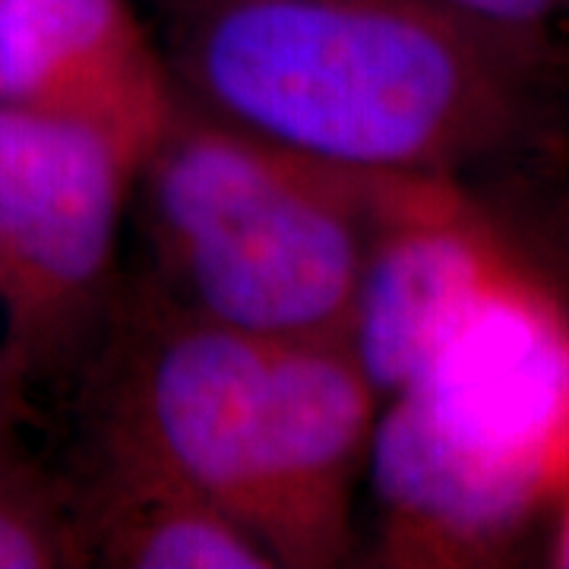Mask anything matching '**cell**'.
<instances>
[{
    "label": "cell",
    "instance_id": "6",
    "mask_svg": "<svg viewBox=\"0 0 569 569\" xmlns=\"http://www.w3.org/2000/svg\"><path fill=\"white\" fill-rule=\"evenodd\" d=\"M516 253L468 190L383 178L346 346L380 402L425 367L449 326Z\"/></svg>",
    "mask_w": 569,
    "mask_h": 569
},
{
    "label": "cell",
    "instance_id": "3",
    "mask_svg": "<svg viewBox=\"0 0 569 569\" xmlns=\"http://www.w3.org/2000/svg\"><path fill=\"white\" fill-rule=\"evenodd\" d=\"M133 190L164 305L266 342L346 336L383 178L313 162L178 99Z\"/></svg>",
    "mask_w": 569,
    "mask_h": 569
},
{
    "label": "cell",
    "instance_id": "7",
    "mask_svg": "<svg viewBox=\"0 0 569 569\" xmlns=\"http://www.w3.org/2000/svg\"><path fill=\"white\" fill-rule=\"evenodd\" d=\"M272 466L263 541L279 567H336L351 550L355 488L380 396L346 339L272 342Z\"/></svg>",
    "mask_w": 569,
    "mask_h": 569
},
{
    "label": "cell",
    "instance_id": "14",
    "mask_svg": "<svg viewBox=\"0 0 569 569\" xmlns=\"http://www.w3.org/2000/svg\"><path fill=\"white\" fill-rule=\"evenodd\" d=\"M17 399L13 392L7 389L3 377H0V462H10L7 456V443H10V425H13V415H17Z\"/></svg>",
    "mask_w": 569,
    "mask_h": 569
},
{
    "label": "cell",
    "instance_id": "8",
    "mask_svg": "<svg viewBox=\"0 0 569 569\" xmlns=\"http://www.w3.org/2000/svg\"><path fill=\"white\" fill-rule=\"evenodd\" d=\"M0 99L99 123L146 156L178 92L130 0H0Z\"/></svg>",
    "mask_w": 569,
    "mask_h": 569
},
{
    "label": "cell",
    "instance_id": "9",
    "mask_svg": "<svg viewBox=\"0 0 569 569\" xmlns=\"http://www.w3.org/2000/svg\"><path fill=\"white\" fill-rule=\"evenodd\" d=\"M89 563L121 569H269L276 557L228 509L146 468L99 462L73 500Z\"/></svg>",
    "mask_w": 569,
    "mask_h": 569
},
{
    "label": "cell",
    "instance_id": "13",
    "mask_svg": "<svg viewBox=\"0 0 569 569\" xmlns=\"http://www.w3.org/2000/svg\"><path fill=\"white\" fill-rule=\"evenodd\" d=\"M557 516H553V538H550V560L553 567L569 569V488L557 503Z\"/></svg>",
    "mask_w": 569,
    "mask_h": 569
},
{
    "label": "cell",
    "instance_id": "5",
    "mask_svg": "<svg viewBox=\"0 0 569 569\" xmlns=\"http://www.w3.org/2000/svg\"><path fill=\"white\" fill-rule=\"evenodd\" d=\"M146 305L149 317L127 326V342L104 358L99 462L146 468L197 490L263 541L272 342L162 298Z\"/></svg>",
    "mask_w": 569,
    "mask_h": 569
},
{
    "label": "cell",
    "instance_id": "12",
    "mask_svg": "<svg viewBox=\"0 0 569 569\" xmlns=\"http://www.w3.org/2000/svg\"><path fill=\"white\" fill-rule=\"evenodd\" d=\"M550 178V183H557V190H553V197H550V219L541 224H548L553 228L550 234H553V250L557 253H563V260H569V156L567 159H560V162L553 164L545 171Z\"/></svg>",
    "mask_w": 569,
    "mask_h": 569
},
{
    "label": "cell",
    "instance_id": "1",
    "mask_svg": "<svg viewBox=\"0 0 569 569\" xmlns=\"http://www.w3.org/2000/svg\"><path fill=\"white\" fill-rule=\"evenodd\" d=\"M178 99L313 162L462 187L569 152V48L447 0H187Z\"/></svg>",
    "mask_w": 569,
    "mask_h": 569
},
{
    "label": "cell",
    "instance_id": "11",
    "mask_svg": "<svg viewBox=\"0 0 569 569\" xmlns=\"http://www.w3.org/2000/svg\"><path fill=\"white\" fill-rule=\"evenodd\" d=\"M447 3L493 29L569 48V0H447Z\"/></svg>",
    "mask_w": 569,
    "mask_h": 569
},
{
    "label": "cell",
    "instance_id": "10",
    "mask_svg": "<svg viewBox=\"0 0 569 569\" xmlns=\"http://www.w3.org/2000/svg\"><path fill=\"white\" fill-rule=\"evenodd\" d=\"M89 563L73 500L17 462H0V569Z\"/></svg>",
    "mask_w": 569,
    "mask_h": 569
},
{
    "label": "cell",
    "instance_id": "4",
    "mask_svg": "<svg viewBox=\"0 0 569 569\" xmlns=\"http://www.w3.org/2000/svg\"><path fill=\"white\" fill-rule=\"evenodd\" d=\"M140 162L99 123L0 99V377L17 402L102 326Z\"/></svg>",
    "mask_w": 569,
    "mask_h": 569
},
{
    "label": "cell",
    "instance_id": "2",
    "mask_svg": "<svg viewBox=\"0 0 569 569\" xmlns=\"http://www.w3.org/2000/svg\"><path fill=\"white\" fill-rule=\"evenodd\" d=\"M367 475L396 567L493 563L569 488V305L516 253L380 402Z\"/></svg>",
    "mask_w": 569,
    "mask_h": 569
}]
</instances>
